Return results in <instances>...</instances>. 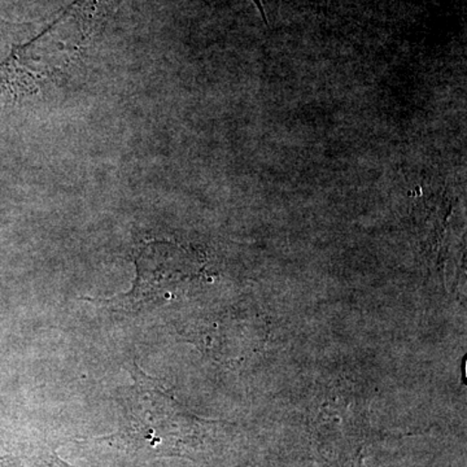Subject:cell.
<instances>
[{
  "mask_svg": "<svg viewBox=\"0 0 467 467\" xmlns=\"http://www.w3.org/2000/svg\"><path fill=\"white\" fill-rule=\"evenodd\" d=\"M133 384L121 399L122 423L119 435L135 450L171 454L181 450L189 435L192 418L178 407L173 396L147 376L137 365L131 368Z\"/></svg>",
  "mask_w": 467,
  "mask_h": 467,
  "instance_id": "1",
  "label": "cell"
},
{
  "mask_svg": "<svg viewBox=\"0 0 467 467\" xmlns=\"http://www.w3.org/2000/svg\"><path fill=\"white\" fill-rule=\"evenodd\" d=\"M133 287L109 299H88L98 306L124 312H140L178 296L202 270V263L192 251L171 242L140 243L134 251Z\"/></svg>",
  "mask_w": 467,
  "mask_h": 467,
  "instance_id": "2",
  "label": "cell"
},
{
  "mask_svg": "<svg viewBox=\"0 0 467 467\" xmlns=\"http://www.w3.org/2000/svg\"><path fill=\"white\" fill-rule=\"evenodd\" d=\"M82 9L79 3L70 5L46 32L5 58L0 78L12 95L33 92L72 63L86 36Z\"/></svg>",
  "mask_w": 467,
  "mask_h": 467,
  "instance_id": "3",
  "label": "cell"
},
{
  "mask_svg": "<svg viewBox=\"0 0 467 467\" xmlns=\"http://www.w3.org/2000/svg\"><path fill=\"white\" fill-rule=\"evenodd\" d=\"M0 467H75L64 462L57 456V451L42 450L32 456L21 457V459L7 461Z\"/></svg>",
  "mask_w": 467,
  "mask_h": 467,
  "instance_id": "4",
  "label": "cell"
},
{
  "mask_svg": "<svg viewBox=\"0 0 467 467\" xmlns=\"http://www.w3.org/2000/svg\"><path fill=\"white\" fill-rule=\"evenodd\" d=\"M257 2H259V0H257Z\"/></svg>",
  "mask_w": 467,
  "mask_h": 467,
  "instance_id": "5",
  "label": "cell"
}]
</instances>
